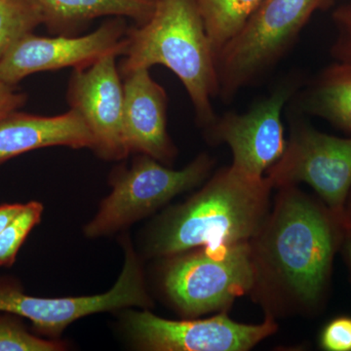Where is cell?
Returning <instances> with one entry per match:
<instances>
[{
	"mask_svg": "<svg viewBox=\"0 0 351 351\" xmlns=\"http://www.w3.org/2000/svg\"><path fill=\"white\" fill-rule=\"evenodd\" d=\"M278 189L274 210L250 241V294L274 318L320 306L345 235L341 221L322 201L297 186Z\"/></svg>",
	"mask_w": 351,
	"mask_h": 351,
	"instance_id": "6da1fadb",
	"label": "cell"
},
{
	"mask_svg": "<svg viewBox=\"0 0 351 351\" xmlns=\"http://www.w3.org/2000/svg\"><path fill=\"white\" fill-rule=\"evenodd\" d=\"M272 189L267 176L250 177L232 166L221 169L160 219L149 239V254L171 258L202 247L250 242L269 216Z\"/></svg>",
	"mask_w": 351,
	"mask_h": 351,
	"instance_id": "7a4b0ae2",
	"label": "cell"
},
{
	"mask_svg": "<svg viewBox=\"0 0 351 351\" xmlns=\"http://www.w3.org/2000/svg\"><path fill=\"white\" fill-rule=\"evenodd\" d=\"M121 77L138 69L164 66L188 92L198 122L209 128L216 121L212 100L219 96L216 56L195 0H156L145 24L129 27Z\"/></svg>",
	"mask_w": 351,
	"mask_h": 351,
	"instance_id": "3957f363",
	"label": "cell"
},
{
	"mask_svg": "<svg viewBox=\"0 0 351 351\" xmlns=\"http://www.w3.org/2000/svg\"><path fill=\"white\" fill-rule=\"evenodd\" d=\"M326 0H263L216 57L219 96L230 101L271 68Z\"/></svg>",
	"mask_w": 351,
	"mask_h": 351,
	"instance_id": "277c9868",
	"label": "cell"
},
{
	"mask_svg": "<svg viewBox=\"0 0 351 351\" xmlns=\"http://www.w3.org/2000/svg\"><path fill=\"white\" fill-rule=\"evenodd\" d=\"M163 285L175 306L189 317L226 313L254 284L250 242L202 247L171 257Z\"/></svg>",
	"mask_w": 351,
	"mask_h": 351,
	"instance_id": "5b68a950",
	"label": "cell"
},
{
	"mask_svg": "<svg viewBox=\"0 0 351 351\" xmlns=\"http://www.w3.org/2000/svg\"><path fill=\"white\" fill-rule=\"evenodd\" d=\"M214 160L207 154L196 157L181 170L166 167L145 154L134 159L130 168L115 172L112 191L101 202L96 217L84 228L89 239L110 234L135 223L207 179Z\"/></svg>",
	"mask_w": 351,
	"mask_h": 351,
	"instance_id": "8992f818",
	"label": "cell"
},
{
	"mask_svg": "<svg viewBox=\"0 0 351 351\" xmlns=\"http://www.w3.org/2000/svg\"><path fill=\"white\" fill-rule=\"evenodd\" d=\"M125 262L119 280L105 294L75 298H38L25 294L10 279L0 278V311L27 318L40 334L57 338L75 320L124 307L152 306L142 267L133 247L123 244Z\"/></svg>",
	"mask_w": 351,
	"mask_h": 351,
	"instance_id": "52a82bcc",
	"label": "cell"
},
{
	"mask_svg": "<svg viewBox=\"0 0 351 351\" xmlns=\"http://www.w3.org/2000/svg\"><path fill=\"white\" fill-rule=\"evenodd\" d=\"M267 177L274 188L308 184L341 221L351 191V138L327 135L295 120L285 152Z\"/></svg>",
	"mask_w": 351,
	"mask_h": 351,
	"instance_id": "ba28073f",
	"label": "cell"
},
{
	"mask_svg": "<svg viewBox=\"0 0 351 351\" xmlns=\"http://www.w3.org/2000/svg\"><path fill=\"white\" fill-rule=\"evenodd\" d=\"M127 332L143 350L154 351H247L276 332L267 315L260 324H245L219 313L205 319L168 320L149 311H130Z\"/></svg>",
	"mask_w": 351,
	"mask_h": 351,
	"instance_id": "9c48e42d",
	"label": "cell"
},
{
	"mask_svg": "<svg viewBox=\"0 0 351 351\" xmlns=\"http://www.w3.org/2000/svg\"><path fill=\"white\" fill-rule=\"evenodd\" d=\"M125 18L112 17L88 34L53 38L34 32L20 39L0 60V82L17 86L27 76L43 71L88 68L108 55L122 56L127 45Z\"/></svg>",
	"mask_w": 351,
	"mask_h": 351,
	"instance_id": "30bf717a",
	"label": "cell"
},
{
	"mask_svg": "<svg viewBox=\"0 0 351 351\" xmlns=\"http://www.w3.org/2000/svg\"><path fill=\"white\" fill-rule=\"evenodd\" d=\"M297 87L295 80L281 83L248 112L226 113L208 128L213 142L230 147L233 168L250 177L263 178L282 157L287 141L281 114Z\"/></svg>",
	"mask_w": 351,
	"mask_h": 351,
	"instance_id": "8fae6325",
	"label": "cell"
},
{
	"mask_svg": "<svg viewBox=\"0 0 351 351\" xmlns=\"http://www.w3.org/2000/svg\"><path fill=\"white\" fill-rule=\"evenodd\" d=\"M117 55H108L88 68L73 69L66 100L82 115L94 138L93 151L106 160L129 156L123 131V82Z\"/></svg>",
	"mask_w": 351,
	"mask_h": 351,
	"instance_id": "7c38bea8",
	"label": "cell"
},
{
	"mask_svg": "<svg viewBox=\"0 0 351 351\" xmlns=\"http://www.w3.org/2000/svg\"><path fill=\"white\" fill-rule=\"evenodd\" d=\"M123 131L129 152L145 154L170 163L177 149L167 132L168 98L149 69H138L122 77Z\"/></svg>",
	"mask_w": 351,
	"mask_h": 351,
	"instance_id": "4fadbf2b",
	"label": "cell"
},
{
	"mask_svg": "<svg viewBox=\"0 0 351 351\" xmlns=\"http://www.w3.org/2000/svg\"><path fill=\"white\" fill-rule=\"evenodd\" d=\"M49 147L93 149L94 138L82 115L71 108L55 117L19 110L0 119V165L25 152Z\"/></svg>",
	"mask_w": 351,
	"mask_h": 351,
	"instance_id": "5bb4252c",
	"label": "cell"
},
{
	"mask_svg": "<svg viewBox=\"0 0 351 351\" xmlns=\"http://www.w3.org/2000/svg\"><path fill=\"white\" fill-rule=\"evenodd\" d=\"M43 24L54 36H80L101 17L129 18L140 25L151 19L156 0H36Z\"/></svg>",
	"mask_w": 351,
	"mask_h": 351,
	"instance_id": "9a60e30c",
	"label": "cell"
},
{
	"mask_svg": "<svg viewBox=\"0 0 351 351\" xmlns=\"http://www.w3.org/2000/svg\"><path fill=\"white\" fill-rule=\"evenodd\" d=\"M301 107L351 133V68L336 63L323 71L302 96Z\"/></svg>",
	"mask_w": 351,
	"mask_h": 351,
	"instance_id": "2e32d148",
	"label": "cell"
},
{
	"mask_svg": "<svg viewBox=\"0 0 351 351\" xmlns=\"http://www.w3.org/2000/svg\"><path fill=\"white\" fill-rule=\"evenodd\" d=\"M215 56L241 29L263 0H195Z\"/></svg>",
	"mask_w": 351,
	"mask_h": 351,
	"instance_id": "e0dca14e",
	"label": "cell"
},
{
	"mask_svg": "<svg viewBox=\"0 0 351 351\" xmlns=\"http://www.w3.org/2000/svg\"><path fill=\"white\" fill-rule=\"evenodd\" d=\"M43 24V13L36 0H0V60Z\"/></svg>",
	"mask_w": 351,
	"mask_h": 351,
	"instance_id": "ac0fdd59",
	"label": "cell"
},
{
	"mask_svg": "<svg viewBox=\"0 0 351 351\" xmlns=\"http://www.w3.org/2000/svg\"><path fill=\"white\" fill-rule=\"evenodd\" d=\"M43 206L38 201L27 203L20 214L0 233V267H11L29 233L43 216Z\"/></svg>",
	"mask_w": 351,
	"mask_h": 351,
	"instance_id": "d6986e66",
	"label": "cell"
},
{
	"mask_svg": "<svg viewBox=\"0 0 351 351\" xmlns=\"http://www.w3.org/2000/svg\"><path fill=\"white\" fill-rule=\"evenodd\" d=\"M0 316V351H61L66 346L57 339L31 334L14 314Z\"/></svg>",
	"mask_w": 351,
	"mask_h": 351,
	"instance_id": "ffe728a7",
	"label": "cell"
},
{
	"mask_svg": "<svg viewBox=\"0 0 351 351\" xmlns=\"http://www.w3.org/2000/svg\"><path fill=\"white\" fill-rule=\"evenodd\" d=\"M332 19L337 31L332 56L337 63L351 68V1L335 9Z\"/></svg>",
	"mask_w": 351,
	"mask_h": 351,
	"instance_id": "44dd1931",
	"label": "cell"
},
{
	"mask_svg": "<svg viewBox=\"0 0 351 351\" xmlns=\"http://www.w3.org/2000/svg\"><path fill=\"white\" fill-rule=\"evenodd\" d=\"M321 348L327 351H351V317L339 316L330 321L320 334Z\"/></svg>",
	"mask_w": 351,
	"mask_h": 351,
	"instance_id": "7402d4cb",
	"label": "cell"
},
{
	"mask_svg": "<svg viewBox=\"0 0 351 351\" xmlns=\"http://www.w3.org/2000/svg\"><path fill=\"white\" fill-rule=\"evenodd\" d=\"M27 95L16 86L0 82V119L9 113L19 110L25 105Z\"/></svg>",
	"mask_w": 351,
	"mask_h": 351,
	"instance_id": "603a6c76",
	"label": "cell"
},
{
	"mask_svg": "<svg viewBox=\"0 0 351 351\" xmlns=\"http://www.w3.org/2000/svg\"><path fill=\"white\" fill-rule=\"evenodd\" d=\"M25 204L0 205V233L20 214Z\"/></svg>",
	"mask_w": 351,
	"mask_h": 351,
	"instance_id": "cb8c5ba5",
	"label": "cell"
},
{
	"mask_svg": "<svg viewBox=\"0 0 351 351\" xmlns=\"http://www.w3.org/2000/svg\"><path fill=\"white\" fill-rule=\"evenodd\" d=\"M341 223L345 230H351V191L343 206V214L341 217Z\"/></svg>",
	"mask_w": 351,
	"mask_h": 351,
	"instance_id": "d4e9b609",
	"label": "cell"
},
{
	"mask_svg": "<svg viewBox=\"0 0 351 351\" xmlns=\"http://www.w3.org/2000/svg\"><path fill=\"white\" fill-rule=\"evenodd\" d=\"M341 245L343 246L346 261H348L351 269V230H345V235H343V243Z\"/></svg>",
	"mask_w": 351,
	"mask_h": 351,
	"instance_id": "484cf974",
	"label": "cell"
}]
</instances>
